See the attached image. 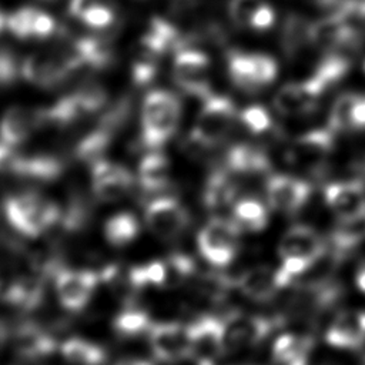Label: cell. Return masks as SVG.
<instances>
[{
    "instance_id": "74e56055",
    "label": "cell",
    "mask_w": 365,
    "mask_h": 365,
    "mask_svg": "<svg viewBox=\"0 0 365 365\" xmlns=\"http://www.w3.org/2000/svg\"><path fill=\"white\" fill-rule=\"evenodd\" d=\"M359 94L344 93L331 106L328 114V128L336 133H346L352 128V110Z\"/></svg>"
},
{
    "instance_id": "11a10c76",
    "label": "cell",
    "mask_w": 365,
    "mask_h": 365,
    "mask_svg": "<svg viewBox=\"0 0 365 365\" xmlns=\"http://www.w3.org/2000/svg\"><path fill=\"white\" fill-rule=\"evenodd\" d=\"M19 157L20 154L14 150V147L0 141V171L13 174Z\"/></svg>"
},
{
    "instance_id": "7bdbcfd3",
    "label": "cell",
    "mask_w": 365,
    "mask_h": 365,
    "mask_svg": "<svg viewBox=\"0 0 365 365\" xmlns=\"http://www.w3.org/2000/svg\"><path fill=\"white\" fill-rule=\"evenodd\" d=\"M74 96L86 115L104 110L108 101V94L106 88L98 83L83 84L74 91Z\"/></svg>"
},
{
    "instance_id": "ffe728a7",
    "label": "cell",
    "mask_w": 365,
    "mask_h": 365,
    "mask_svg": "<svg viewBox=\"0 0 365 365\" xmlns=\"http://www.w3.org/2000/svg\"><path fill=\"white\" fill-rule=\"evenodd\" d=\"M43 127L41 108H27L21 106L10 107L0 120V141L16 147L26 141L30 134Z\"/></svg>"
},
{
    "instance_id": "9a60e30c",
    "label": "cell",
    "mask_w": 365,
    "mask_h": 365,
    "mask_svg": "<svg viewBox=\"0 0 365 365\" xmlns=\"http://www.w3.org/2000/svg\"><path fill=\"white\" fill-rule=\"evenodd\" d=\"M265 194L272 210L282 214H295L308 202L311 185L294 175L275 174L267 180Z\"/></svg>"
},
{
    "instance_id": "b9f144b4",
    "label": "cell",
    "mask_w": 365,
    "mask_h": 365,
    "mask_svg": "<svg viewBox=\"0 0 365 365\" xmlns=\"http://www.w3.org/2000/svg\"><path fill=\"white\" fill-rule=\"evenodd\" d=\"M131 111H133L131 100L128 97H121L114 104L104 108V113L98 118L97 127L104 128L111 134H115L128 121Z\"/></svg>"
},
{
    "instance_id": "4316f807",
    "label": "cell",
    "mask_w": 365,
    "mask_h": 365,
    "mask_svg": "<svg viewBox=\"0 0 365 365\" xmlns=\"http://www.w3.org/2000/svg\"><path fill=\"white\" fill-rule=\"evenodd\" d=\"M16 352L24 359H40L56 349V341L41 328L31 324L21 325L13 339Z\"/></svg>"
},
{
    "instance_id": "4dcf8cb0",
    "label": "cell",
    "mask_w": 365,
    "mask_h": 365,
    "mask_svg": "<svg viewBox=\"0 0 365 365\" xmlns=\"http://www.w3.org/2000/svg\"><path fill=\"white\" fill-rule=\"evenodd\" d=\"M232 220L244 231H262L268 224V210L258 198L244 197L234 202Z\"/></svg>"
},
{
    "instance_id": "f907efd6",
    "label": "cell",
    "mask_w": 365,
    "mask_h": 365,
    "mask_svg": "<svg viewBox=\"0 0 365 365\" xmlns=\"http://www.w3.org/2000/svg\"><path fill=\"white\" fill-rule=\"evenodd\" d=\"M167 264V285H175L182 282L187 277H190L194 271V262L191 258L175 254L170 257Z\"/></svg>"
},
{
    "instance_id": "7402d4cb",
    "label": "cell",
    "mask_w": 365,
    "mask_h": 365,
    "mask_svg": "<svg viewBox=\"0 0 365 365\" xmlns=\"http://www.w3.org/2000/svg\"><path fill=\"white\" fill-rule=\"evenodd\" d=\"M225 167L234 174H262L271 168V160L261 145L238 143L230 147Z\"/></svg>"
},
{
    "instance_id": "ee69618b",
    "label": "cell",
    "mask_w": 365,
    "mask_h": 365,
    "mask_svg": "<svg viewBox=\"0 0 365 365\" xmlns=\"http://www.w3.org/2000/svg\"><path fill=\"white\" fill-rule=\"evenodd\" d=\"M359 0H312L314 7L322 14L321 17H338L351 20L354 16H359Z\"/></svg>"
},
{
    "instance_id": "6125c7cd",
    "label": "cell",
    "mask_w": 365,
    "mask_h": 365,
    "mask_svg": "<svg viewBox=\"0 0 365 365\" xmlns=\"http://www.w3.org/2000/svg\"><path fill=\"white\" fill-rule=\"evenodd\" d=\"M359 168H361V170L365 173V158L362 160V163H361V167H359Z\"/></svg>"
},
{
    "instance_id": "f1b7e54d",
    "label": "cell",
    "mask_w": 365,
    "mask_h": 365,
    "mask_svg": "<svg viewBox=\"0 0 365 365\" xmlns=\"http://www.w3.org/2000/svg\"><path fill=\"white\" fill-rule=\"evenodd\" d=\"M365 241V214L338 220V224L332 228L329 242L332 252L342 258L348 252L354 251L358 245Z\"/></svg>"
},
{
    "instance_id": "8fae6325",
    "label": "cell",
    "mask_w": 365,
    "mask_h": 365,
    "mask_svg": "<svg viewBox=\"0 0 365 365\" xmlns=\"http://www.w3.org/2000/svg\"><path fill=\"white\" fill-rule=\"evenodd\" d=\"M144 220L154 235L161 240H174L187 230L191 217L180 201L163 195L147 204Z\"/></svg>"
},
{
    "instance_id": "ba28073f",
    "label": "cell",
    "mask_w": 365,
    "mask_h": 365,
    "mask_svg": "<svg viewBox=\"0 0 365 365\" xmlns=\"http://www.w3.org/2000/svg\"><path fill=\"white\" fill-rule=\"evenodd\" d=\"M210 57L194 47L181 48L175 53L173 66L174 83L188 96L205 100L212 94L208 80Z\"/></svg>"
},
{
    "instance_id": "f6af8a7d",
    "label": "cell",
    "mask_w": 365,
    "mask_h": 365,
    "mask_svg": "<svg viewBox=\"0 0 365 365\" xmlns=\"http://www.w3.org/2000/svg\"><path fill=\"white\" fill-rule=\"evenodd\" d=\"M37 13L36 7L24 6L7 16V29L21 40L33 37V21Z\"/></svg>"
},
{
    "instance_id": "681fc988",
    "label": "cell",
    "mask_w": 365,
    "mask_h": 365,
    "mask_svg": "<svg viewBox=\"0 0 365 365\" xmlns=\"http://www.w3.org/2000/svg\"><path fill=\"white\" fill-rule=\"evenodd\" d=\"M254 70H255V81L261 88L269 86L278 73V66L275 60L264 53H254Z\"/></svg>"
},
{
    "instance_id": "e0dca14e",
    "label": "cell",
    "mask_w": 365,
    "mask_h": 365,
    "mask_svg": "<svg viewBox=\"0 0 365 365\" xmlns=\"http://www.w3.org/2000/svg\"><path fill=\"white\" fill-rule=\"evenodd\" d=\"M133 185L134 178L125 167L103 158L91 164V188L98 201H117L123 198Z\"/></svg>"
},
{
    "instance_id": "9c48e42d",
    "label": "cell",
    "mask_w": 365,
    "mask_h": 365,
    "mask_svg": "<svg viewBox=\"0 0 365 365\" xmlns=\"http://www.w3.org/2000/svg\"><path fill=\"white\" fill-rule=\"evenodd\" d=\"M222 321L225 352H235L258 345L279 324L274 318L245 314H231Z\"/></svg>"
},
{
    "instance_id": "e575fe53",
    "label": "cell",
    "mask_w": 365,
    "mask_h": 365,
    "mask_svg": "<svg viewBox=\"0 0 365 365\" xmlns=\"http://www.w3.org/2000/svg\"><path fill=\"white\" fill-rule=\"evenodd\" d=\"M41 113L43 125L48 124L54 127H67L86 117L74 93L61 97L58 101L47 108H41Z\"/></svg>"
},
{
    "instance_id": "db71d44e",
    "label": "cell",
    "mask_w": 365,
    "mask_h": 365,
    "mask_svg": "<svg viewBox=\"0 0 365 365\" xmlns=\"http://www.w3.org/2000/svg\"><path fill=\"white\" fill-rule=\"evenodd\" d=\"M274 21H275V11L268 3L264 1L261 7L257 10V13L254 14L250 29L257 31H264V30H268L274 24Z\"/></svg>"
},
{
    "instance_id": "f35d334b",
    "label": "cell",
    "mask_w": 365,
    "mask_h": 365,
    "mask_svg": "<svg viewBox=\"0 0 365 365\" xmlns=\"http://www.w3.org/2000/svg\"><path fill=\"white\" fill-rule=\"evenodd\" d=\"M128 282L137 289L167 285V264L164 261H151L134 267L128 272Z\"/></svg>"
},
{
    "instance_id": "ac0fdd59",
    "label": "cell",
    "mask_w": 365,
    "mask_h": 365,
    "mask_svg": "<svg viewBox=\"0 0 365 365\" xmlns=\"http://www.w3.org/2000/svg\"><path fill=\"white\" fill-rule=\"evenodd\" d=\"M324 200L338 220L365 214V184L361 180L329 182L324 187Z\"/></svg>"
},
{
    "instance_id": "7a4b0ae2",
    "label": "cell",
    "mask_w": 365,
    "mask_h": 365,
    "mask_svg": "<svg viewBox=\"0 0 365 365\" xmlns=\"http://www.w3.org/2000/svg\"><path fill=\"white\" fill-rule=\"evenodd\" d=\"M181 117L180 98L167 90L150 91L141 106V144L157 150L177 131Z\"/></svg>"
},
{
    "instance_id": "6f0895ef",
    "label": "cell",
    "mask_w": 365,
    "mask_h": 365,
    "mask_svg": "<svg viewBox=\"0 0 365 365\" xmlns=\"http://www.w3.org/2000/svg\"><path fill=\"white\" fill-rule=\"evenodd\" d=\"M98 0H70L68 1V13L71 17L74 19H80L83 17V14L93 7Z\"/></svg>"
},
{
    "instance_id": "be15d7a7",
    "label": "cell",
    "mask_w": 365,
    "mask_h": 365,
    "mask_svg": "<svg viewBox=\"0 0 365 365\" xmlns=\"http://www.w3.org/2000/svg\"><path fill=\"white\" fill-rule=\"evenodd\" d=\"M359 19H361V20H364V21H365V14H364V16H361V17H359Z\"/></svg>"
},
{
    "instance_id": "d4e9b609",
    "label": "cell",
    "mask_w": 365,
    "mask_h": 365,
    "mask_svg": "<svg viewBox=\"0 0 365 365\" xmlns=\"http://www.w3.org/2000/svg\"><path fill=\"white\" fill-rule=\"evenodd\" d=\"M232 174L234 173L224 167L212 170L208 175L202 191V201L208 208H222L235 200L238 194V182Z\"/></svg>"
},
{
    "instance_id": "e7e4bbea",
    "label": "cell",
    "mask_w": 365,
    "mask_h": 365,
    "mask_svg": "<svg viewBox=\"0 0 365 365\" xmlns=\"http://www.w3.org/2000/svg\"><path fill=\"white\" fill-rule=\"evenodd\" d=\"M362 68H364V73H365V61H364V66H362Z\"/></svg>"
},
{
    "instance_id": "277c9868",
    "label": "cell",
    "mask_w": 365,
    "mask_h": 365,
    "mask_svg": "<svg viewBox=\"0 0 365 365\" xmlns=\"http://www.w3.org/2000/svg\"><path fill=\"white\" fill-rule=\"evenodd\" d=\"M235 117L237 108L228 97L211 94L202 100L197 121L185 141L188 153L212 148L221 144L228 137Z\"/></svg>"
},
{
    "instance_id": "8992f818",
    "label": "cell",
    "mask_w": 365,
    "mask_h": 365,
    "mask_svg": "<svg viewBox=\"0 0 365 365\" xmlns=\"http://www.w3.org/2000/svg\"><path fill=\"white\" fill-rule=\"evenodd\" d=\"M335 144V133L327 128H317L298 135L285 151V161L304 168L312 175H321L327 167Z\"/></svg>"
},
{
    "instance_id": "60d3db41",
    "label": "cell",
    "mask_w": 365,
    "mask_h": 365,
    "mask_svg": "<svg viewBox=\"0 0 365 365\" xmlns=\"http://www.w3.org/2000/svg\"><path fill=\"white\" fill-rule=\"evenodd\" d=\"M158 56L137 47L131 63V80L137 87H145L155 78L158 73Z\"/></svg>"
},
{
    "instance_id": "ab89813d",
    "label": "cell",
    "mask_w": 365,
    "mask_h": 365,
    "mask_svg": "<svg viewBox=\"0 0 365 365\" xmlns=\"http://www.w3.org/2000/svg\"><path fill=\"white\" fill-rule=\"evenodd\" d=\"M151 325L153 322L150 321L148 314L137 308L124 309L114 318L115 332L125 338H133L144 332H148Z\"/></svg>"
},
{
    "instance_id": "d6a6232c",
    "label": "cell",
    "mask_w": 365,
    "mask_h": 365,
    "mask_svg": "<svg viewBox=\"0 0 365 365\" xmlns=\"http://www.w3.org/2000/svg\"><path fill=\"white\" fill-rule=\"evenodd\" d=\"M103 232L110 245L120 248L135 240L140 232V224L133 212L121 211L106 221Z\"/></svg>"
},
{
    "instance_id": "d6986e66",
    "label": "cell",
    "mask_w": 365,
    "mask_h": 365,
    "mask_svg": "<svg viewBox=\"0 0 365 365\" xmlns=\"http://www.w3.org/2000/svg\"><path fill=\"white\" fill-rule=\"evenodd\" d=\"M325 341L338 349H358L365 344V311L339 312L325 332Z\"/></svg>"
},
{
    "instance_id": "5b68a950",
    "label": "cell",
    "mask_w": 365,
    "mask_h": 365,
    "mask_svg": "<svg viewBox=\"0 0 365 365\" xmlns=\"http://www.w3.org/2000/svg\"><path fill=\"white\" fill-rule=\"evenodd\" d=\"M241 231L234 220L210 218L197 234V247L201 257L212 267H227L238 252Z\"/></svg>"
},
{
    "instance_id": "484cf974",
    "label": "cell",
    "mask_w": 365,
    "mask_h": 365,
    "mask_svg": "<svg viewBox=\"0 0 365 365\" xmlns=\"http://www.w3.org/2000/svg\"><path fill=\"white\" fill-rule=\"evenodd\" d=\"M64 171V163L51 154L21 155L17 160L13 174L37 181H54Z\"/></svg>"
},
{
    "instance_id": "3957f363",
    "label": "cell",
    "mask_w": 365,
    "mask_h": 365,
    "mask_svg": "<svg viewBox=\"0 0 365 365\" xmlns=\"http://www.w3.org/2000/svg\"><path fill=\"white\" fill-rule=\"evenodd\" d=\"M9 224L24 237H38L60 222L61 211L53 201L34 191H24L4 201Z\"/></svg>"
},
{
    "instance_id": "94428289",
    "label": "cell",
    "mask_w": 365,
    "mask_h": 365,
    "mask_svg": "<svg viewBox=\"0 0 365 365\" xmlns=\"http://www.w3.org/2000/svg\"><path fill=\"white\" fill-rule=\"evenodd\" d=\"M4 27H7V16L0 10V33L3 31Z\"/></svg>"
},
{
    "instance_id": "f546056e",
    "label": "cell",
    "mask_w": 365,
    "mask_h": 365,
    "mask_svg": "<svg viewBox=\"0 0 365 365\" xmlns=\"http://www.w3.org/2000/svg\"><path fill=\"white\" fill-rule=\"evenodd\" d=\"M71 40L83 66L101 70L114 61V50L107 40L98 37H77Z\"/></svg>"
},
{
    "instance_id": "f5cc1de1",
    "label": "cell",
    "mask_w": 365,
    "mask_h": 365,
    "mask_svg": "<svg viewBox=\"0 0 365 365\" xmlns=\"http://www.w3.org/2000/svg\"><path fill=\"white\" fill-rule=\"evenodd\" d=\"M57 30V24L54 21V19L43 11L37 9V13L34 16V21H33V37L34 38H47L50 36H53Z\"/></svg>"
},
{
    "instance_id": "52a82bcc",
    "label": "cell",
    "mask_w": 365,
    "mask_h": 365,
    "mask_svg": "<svg viewBox=\"0 0 365 365\" xmlns=\"http://www.w3.org/2000/svg\"><path fill=\"white\" fill-rule=\"evenodd\" d=\"M331 88V86L315 71L302 81L284 84L274 96L275 110L287 117L305 115L315 110L319 98Z\"/></svg>"
},
{
    "instance_id": "1f68e13d",
    "label": "cell",
    "mask_w": 365,
    "mask_h": 365,
    "mask_svg": "<svg viewBox=\"0 0 365 365\" xmlns=\"http://www.w3.org/2000/svg\"><path fill=\"white\" fill-rule=\"evenodd\" d=\"M228 74L231 81L245 93H257L259 87L255 81L254 53L232 50L227 57Z\"/></svg>"
},
{
    "instance_id": "44dd1931",
    "label": "cell",
    "mask_w": 365,
    "mask_h": 365,
    "mask_svg": "<svg viewBox=\"0 0 365 365\" xmlns=\"http://www.w3.org/2000/svg\"><path fill=\"white\" fill-rule=\"evenodd\" d=\"M237 285L242 295L255 302H267L281 289L277 268L269 265H255L247 269L238 278Z\"/></svg>"
},
{
    "instance_id": "bcb514c9",
    "label": "cell",
    "mask_w": 365,
    "mask_h": 365,
    "mask_svg": "<svg viewBox=\"0 0 365 365\" xmlns=\"http://www.w3.org/2000/svg\"><path fill=\"white\" fill-rule=\"evenodd\" d=\"M241 123L254 134H261L272 127V120L268 110L262 106H248L240 114Z\"/></svg>"
},
{
    "instance_id": "30bf717a",
    "label": "cell",
    "mask_w": 365,
    "mask_h": 365,
    "mask_svg": "<svg viewBox=\"0 0 365 365\" xmlns=\"http://www.w3.org/2000/svg\"><path fill=\"white\" fill-rule=\"evenodd\" d=\"M188 327L191 352L190 358L197 365H214L225 354L224 351V321L218 317L202 315Z\"/></svg>"
},
{
    "instance_id": "7dc6e473",
    "label": "cell",
    "mask_w": 365,
    "mask_h": 365,
    "mask_svg": "<svg viewBox=\"0 0 365 365\" xmlns=\"http://www.w3.org/2000/svg\"><path fill=\"white\" fill-rule=\"evenodd\" d=\"M115 20L114 9L98 0L93 7H90L81 17V21L93 30H104L110 27Z\"/></svg>"
},
{
    "instance_id": "2e32d148",
    "label": "cell",
    "mask_w": 365,
    "mask_h": 365,
    "mask_svg": "<svg viewBox=\"0 0 365 365\" xmlns=\"http://www.w3.org/2000/svg\"><path fill=\"white\" fill-rule=\"evenodd\" d=\"M21 76L40 88H54L64 83L73 70L57 50L37 51L27 56L20 67Z\"/></svg>"
},
{
    "instance_id": "8d00e7d4",
    "label": "cell",
    "mask_w": 365,
    "mask_h": 365,
    "mask_svg": "<svg viewBox=\"0 0 365 365\" xmlns=\"http://www.w3.org/2000/svg\"><path fill=\"white\" fill-rule=\"evenodd\" d=\"M114 134L110 131L96 127L93 131L87 133L76 145L74 155L84 163H96L101 160V155L110 147Z\"/></svg>"
},
{
    "instance_id": "c3c4849f",
    "label": "cell",
    "mask_w": 365,
    "mask_h": 365,
    "mask_svg": "<svg viewBox=\"0 0 365 365\" xmlns=\"http://www.w3.org/2000/svg\"><path fill=\"white\" fill-rule=\"evenodd\" d=\"M264 0H230L228 14L237 27H250L251 20Z\"/></svg>"
},
{
    "instance_id": "836d02e7",
    "label": "cell",
    "mask_w": 365,
    "mask_h": 365,
    "mask_svg": "<svg viewBox=\"0 0 365 365\" xmlns=\"http://www.w3.org/2000/svg\"><path fill=\"white\" fill-rule=\"evenodd\" d=\"M63 358L71 365H103L106 352L101 346L81 338H70L60 346Z\"/></svg>"
},
{
    "instance_id": "9f6ffc18",
    "label": "cell",
    "mask_w": 365,
    "mask_h": 365,
    "mask_svg": "<svg viewBox=\"0 0 365 365\" xmlns=\"http://www.w3.org/2000/svg\"><path fill=\"white\" fill-rule=\"evenodd\" d=\"M352 128L365 130V96H358L352 110Z\"/></svg>"
},
{
    "instance_id": "7c38bea8",
    "label": "cell",
    "mask_w": 365,
    "mask_h": 365,
    "mask_svg": "<svg viewBox=\"0 0 365 365\" xmlns=\"http://www.w3.org/2000/svg\"><path fill=\"white\" fill-rule=\"evenodd\" d=\"M101 277L91 269H58L54 288L60 305L71 312L81 311L91 299Z\"/></svg>"
},
{
    "instance_id": "4fadbf2b",
    "label": "cell",
    "mask_w": 365,
    "mask_h": 365,
    "mask_svg": "<svg viewBox=\"0 0 365 365\" xmlns=\"http://www.w3.org/2000/svg\"><path fill=\"white\" fill-rule=\"evenodd\" d=\"M148 344L154 356L165 364L190 358L191 345L188 327L178 322H158L148 329Z\"/></svg>"
},
{
    "instance_id": "5bb4252c",
    "label": "cell",
    "mask_w": 365,
    "mask_h": 365,
    "mask_svg": "<svg viewBox=\"0 0 365 365\" xmlns=\"http://www.w3.org/2000/svg\"><path fill=\"white\" fill-rule=\"evenodd\" d=\"M311 41L327 53H341L355 50L362 43L361 31L349 20L338 17H321L312 23Z\"/></svg>"
},
{
    "instance_id": "816d5d0a",
    "label": "cell",
    "mask_w": 365,
    "mask_h": 365,
    "mask_svg": "<svg viewBox=\"0 0 365 365\" xmlns=\"http://www.w3.org/2000/svg\"><path fill=\"white\" fill-rule=\"evenodd\" d=\"M19 77V66L14 54L0 47V87L11 86Z\"/></svg>"
},
{
    "instance_id": "83f0119b",
    "label": "cell",
    "mask_w": 365,
    "mask_h": 365,
    "mask_svg": "<svg viewBox=\"0 0 365 365\" xmlns=\"http://www.w3.org/2000/svg\"><path fill=\"white\" fill-rule=\"evenodd\" d=\"M311 27L312 23L302 14L291 13L285 17L281 27L279 44L287 57L294 58L305 47L312 44Z\"/></svg>"
},
{
    "instance_id": "d590c367",
    "label": "cell",
    "mask_w": 365,
    "mask_h": 365,
    "mask_svg": "<svg viewBox=\"0 0 365 365\" xmlns=\"http://www.w3.org/2000/svg\"><path fill=\"white\" fill-rule=\"evenodd\" d=\"M43 298V284L34 277H21L10 284L4 292V299L21 308H34Z\"/></svg>"
},
{
    "instance_id": "680465c9",
    "label": "cell",
    "mask_w": 365,
    "mask_h": 365,
    "mask_svg": "<svg viewBox=\"0 0 365 365\" xmlns=\"http://www.w3.org/2000/svg\"><path fill=\"white\" fill-rule=\"evenodd\" d=\"M355 282H356V287L359 288V291H362L365 294V264L358 269V272L355 275Z\"/></svg>"
},
{
    "instance_id": "91938a15",
    "label": "cell",
    "mask_w": 365,
    "mask_h": 365,
    "mask_svg": "<svg viewBox=\"0 0 365 365\" xmlns=\"http://www.w3.org/2000/svg\"><path fill=\"white\" fill-rule=\"evenodd\" d=\"M115 365H153L148 361H143V359H125V361H120Z\"/></svg>"
},
{
    "instance_id": "cb8c5ba5",
    "label": "cell",
    "mask_w": 365,
    "mask_h": 365,
    "mask_svg": "<svg viewBox=\"0 0 365 365\" xmlns=\"http://www.w3.org/2000/svg\"><path fill=\"white\" fill-rule=\"evenodd\" d=\"M314 341L302 334L279 335L272 345V362L275 365H308Z\"/></svg>"
},
{
    "instance_id": "6da1fadb",
    "label": "cell",
    "mask_w": 365,
    "mask_h": 365,
    "mask_svg": "<svg viewBox=\"0 0 365 365\" xmlns=\"http://www.w3.org/2000/svg\"><path fill=\"white\" fill-rule=\"evenodd\" d=\"M327 252V242L312 227L298 224L288 228L278 244L281 264L277 268V277L279 287L295 284Z\"/></svg>"
},
{
    "instance_id": "603a6c76",
    "label": "cell",
    "mask_w": 365,
    "mask_h": 365,
    "mask_svg": "<svg viewBox=\"0 0 365 365\" xmlns=\"http://www.w3.org/2000/svg\"><path fill=\"white\" fill-rule=\"evenodd\" d=\"M138 185L145 194H160L170 188V160L165 154L153 151L138 164Z\"/></svg>"
}]
</instances>
